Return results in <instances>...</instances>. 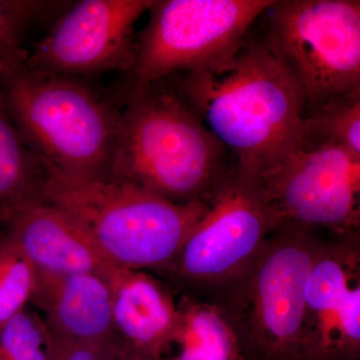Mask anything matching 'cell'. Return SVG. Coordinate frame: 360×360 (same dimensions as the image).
I'll list each match as a JSON object with an SVG mask.
<instances>
[{"label": "cell", "mask_w": 360, "mask_h": 360, "mask_svg": "<svg viewBox=\"0 0 360 360\" xmlns=\"http://www.w3.org/2000/svg\"><path fill=\"white\" fill-rule=\"evenodd\" d=\"M0 360H49V329L39 312L26 307L0 328Z\"/></svg>", "instance_id": "cell-20"}, {"label": "cell", "mask_w": 360, "mask_h": 360, "mask_svg": "<svg viewBox=\"0 0 360 360\" xmlns=\"http://www.w3.org/2000/svg\"><path fill=\"white\" fill-rule=\"evenodd\" d=\"M303 360L360 357V234L322 240L305 288Z\"/></svg>", "instance_id": "cell-11"}, {"label": "cell", "mask_w": 360, "mask_h": 360, "mask_svg": "<svg viewBox=\"0 0 360 360\" xmlns=\"http://www.w3.org/2000/svg\"><path fill=\"white\" fill-rule=\"evenodd\" d=\"M30 148L77 179H111L122 108L84 77L26 70L4 89Z\"/></svg>", "instance_id": "cell-4"}, {"label": "cell", "mask_w": 360, "mask_h": 360, "mask_svg": "<svg viewBox=\"0 0 360 360\" xmlns=\"http://www.w3.org/2000/svg\"><path fill=\"white\" fill-rule=\"evenodd\" d=\"M258 182L283 224L359 233L360 160L340 146H304Z\"/></svg>", "instance_id": "cell-9"}, {"label": "cell", "mask_w": 360, "mask_h": 360, "mask_svg": "<svg viewBox=\"0 0 360 360\" xmlns=\"http://www.w3.org/2000/svg\"><path fill=\"white\" fill-rule=\"evenodd\" d=\"M39 270L6 232L0 236V328L27 307Z\"/></svg>", "instance_id": "cell-19"}, {"label": "cell", "mask_w": 360, "mask_h": 360, "mask_svg": "<svg viewBox=\"0 0 360 360\" xmlns=\"http://www.w3.org/2000/svg\"><path fill=\"white\" fill-rule=\"evenodd\" d=\"M274 0H153L137 33L125 96L176 75L217 72Z\"/></svg>", "instance_id": "cell-6"}, {"label": "cell", "mask_w": 360, "mask_h": 360, "mask_svg": "<svg viewBox=\"0 0 360 360\" xmlns=\"http://www.w3.org/2000/svg\"><path fill=\"white\" fill-rule=\"evenodd\" d=\"M120 360H172V359H163V357H160V359H155V357L146 356V355L135 354V352H127V350H123L122 357H120Z\"/></svg>", "instance_id": "cell-22"}, {"label": "cell", "mask_w": 360, "mask_h": 360, "mask_svg": "<svg viewBox=\"0 0 360 360\" xmlns=\"http://www.w3.org/2000/svg\"><path fill=\"white\" fill-rule=\"evenodd\" d=\"M113 328L123 350L160 359L174 345L177 303L167 286L143 270L115 266L106 277Z\"/></svg>", "instance_id": "cell-13"}, {"label": "cell", "mask_w": 360, "mask_h": 360, "mask_svg": "<svg viewBox=\"0 0 360 360\" xmlns=\"http://www.w3.org/2000/svg\"><path fill=\"white\" fill-rule=\"evenodd\" d=\"M30 302L41 310L47 328L54 335L120 347L113 328L110 285L99 274L39 271Z\"/></svg>", "instance_id": "cell-14"}, {"label": "cell", "mask_w": 360, "mask_h": 360, "mask_svg": "<svg viewBox=\"0 0 360 360\" xmlns=\"http://www.w3.org/2000/svg\"><path fill=\"white\" fill-rule=\"evenodd\" d=\"M303 125L304 146H340L360 160V90L312 108Z\"/></svg>", "instance_id": "cell-18"}, {"label": "cell", "mask_w": 360, "mask_h": 360, "mask_svg": "<svg viewBox=\"0 0 360 360\" xmlns=\"http://www.w3.org/2000/svg\"><path fill=\"white\" fill-rule=\"evenodd\" d=\"M322 240L314 229L284 222L250 265L217 291L246 360H303L305 288Z\"/></svg>", "instance_id": "cell-5"}, {"label": "cell", "mask_w": 360, "mask_h": 360, "mask_svg": "<svg viewBox=\"0 0 360 360\" xmlns=\"http://www.w3.org/2000/svg\"><path fill=\"white\" fill-rule=\"evenodd\" d=\"M229 155L174 82L165 79L127 94L110 180L176 205H210L233 170Z\"/></svg>", "instance_id": "cell-2"}, {"label": "cell", "mask_w": 360, "mask_h": 360, "mask_svg": "<svg viewBox=\"0 0 360 360\" xmlns=\"http://www.w3.org/2000/svg\"><path fill=\"white\" fill-rule=\"evenodd\" d=\"M176 303L180 350L172 360H246L236 329L217 304L189 295Z\"/></svg>", "instance_id": "cell-15"}, {"label": "cell", "mask_w": 360, "mask_h": 360, "mask_svg": "<svg viewBox=\"0 0 360 360\" xmlns=\"http://www.w3.org/2000/svg\"><path fill=\"white\" fill-rule=\"evenodd\" d=\"M122 352L118 345L80 342L61 338L49 330V360H120Z\"/></svg>", "instance_id": "cell-21"}, {"label": "cell", "mask_w": 360, "mask_h": 360, "mask_svg": "<svg viewBox=\"0 0 360 360\" xmlns=\"http://www.w3.org/2000/svg\"><path fill=\"white\" fill-rule=\"evenodd\" d=\"M61 2L0 0V87L2 89L26 70L25 41L30 26L58 13Z\"/></svg>", "instance_id": "cell-17"}, {"label": "cell", "mask_w": 360, "mask_h": 360, "mask_svg": "<svg viewBox=\"0 0 360 360\" xmlns=\"http://www.w3.org/2000/svg\"><path fill=\"white\" fill-rule=\"evenodd\" d=\"M264 44L288 71L305 110L360 90V1L274 0Z\"/></svg>", "instance_id": "cell-7"}, {"label": "cell", "mask_w": 360, "mask_h": 360, "mask_svg": "<svg viewBox=\"0 0 360 360\" xmlns=\"http://www.w3.org/2000/svg\"><path fill=\"white\" fill-rule=\"evenodd\" d=\"M281 224L258 179L233 168L167 276L184 295L206 300L236 279Z\"/></svg>", "instance_id": "cell-8"}, {"label": "cell", "mask_w": 360, "mask_h": 360, "mask_svg": "<svg viewBox=\"0 0 360 360\" xmlns=\"http://www.w3.org/2000/svg\"><path fill=\"white\" fill-rule=\"evenodd\" d=\"M40 160L42 201L72 217L118 267L167 274L210 210L208 203L176 205L124 182L77 179Z\"/></svg>", "instance_id": "cell-3"}, {"label": "cell", "mask_w": 360, "mask_h": 360, "mask_svg": "<svg viewBox=\"0 0 360 360\" xmlns=\"http://www.w3.org/2000/svg\"><path fill=\"white\" fill-rule=\"evenodd\" d=\"M153 0H82L66 7L28 54L26 70L84 77L127 72L134 60L135 25Z\"/></svg>", "instance_id": "cell-10"}, {"label": "cell", "mask_w": 360, "mask_h": 360, "mask_svg": "<svg viewBox=\"0 0 360 360\" xmlns=\"http://www.w3.org/2000/svg\"><path fill=\"white\" fill-rule=\"evenodd\" d=\"M41 160L23 139L0 87V219L14 208L42 201Z\"/></svg>", "instance_id": "cell-16"}, {"label": "cell", "mask_w": 360, "mask_h": 360, "mask_svg": "<svg viewBox=\"0 0 360 360\" xmlns=\"http://www.w3.org/2000/svg\"><path fill=\"white\" fill-rule=\"evenodd\" d=\"M174 82L241 174L258 179L304 146L302 92L264 40L246 39L221 70Z\"/></svg>", "instance_id": "cell-1"}, {"label": "cell", "mask_w": 360, "mask_h": 360, "mask_svg": "<svg viewBox=\"0 0 360 360\" xmlns=\"http://www.w3.org/2000/svg\"><path fill=\"white\" fill-rule=\"evenodd\" d=\"M0 221L39 271L96 274L106 279L116 266L72 217L44 201L18 206Z\"/></svg>", "instance_id": "cell-12"}]
</instances>
